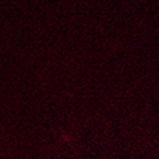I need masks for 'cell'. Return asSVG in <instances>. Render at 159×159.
Masks as SVG:
<instances>
[]
</instances>
